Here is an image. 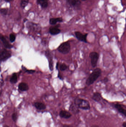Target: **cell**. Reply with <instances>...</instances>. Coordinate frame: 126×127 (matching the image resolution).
Instances as JSON below:
<instances>
[{"mask_svg":"<svg viewBox=\"0 0 126 127\" xmlns=\"http://www.w3.org/2000/svg\"><path fill=\"white\" fill-rule=\"evenodd\" d=\"M101 73L102 71L100 68H98L95 69L87 79L86 85L89 86L93 84L98 78L100 76Z\"/></svg>","mask_w":126,"mask_h":127,"instance_id":"1","label":"cell"},{"mask_svg":"<svg viewBox=\"0 0 126 127\" xmlns=\"http://www.w3.org/2000/svg\"><path fill=\"white\" fill-rule=\"evenodd\" d=\"M74 103L79 109L83 110H89L91 109L89 102L85 99L77 98L75 99Z\"/></svg>","mask_w":126,"mask_h":127,"instance_id":"2","label":"cell"},{"mask_svg":"<svg viewBox=\"0 0 126 127\" xmlns=\"http://www.w3.org/2000/svg\"><path fill=\"white\" fill-rule=\"evenodd\" d=\"M71 46L68 42H63L60 44L57 48V50L62 54H66L69 53L70 50Z\"/></svg>","mask_w":126,"mask_h":127,"instance_id":"3","label":"cell"},{"mask_svg":"<svg viewBox=\"0 0 126 127\" xmlns=\"http://www.w3.org/2000/svg\"><path fill=\"white\" fill-rule=\"evenodd\" d=\"M99 54L96 52H92L90 54L89 56L91 60V63L92 67L95 68L97 65L99 60Z\"/></svg>","mask_w":126,"mask_h":127,"instance_id":"4","label":"cell"},{"mask_svg":"<svg viewBox=\"0 0 126 127\" xmlns=\"http://www.w3.org/2000/svg\"><path fill=\"white\" fill-rule=\"evenodd\" d=\"M11 56L10 52L6 49H3L0 51V61H5L10 58Z\"/></svg>","mask_w":126,"mask_h":127,"instance_id":"5","label":"cell"},{"mask_svg":"<svg viewBox=\"0 0 126 127\" xmlns=\"http://www.w3.org/2000/svg\"><path fill=\"white\" fill-rule=\"evenodd\" d=\"M75 35L77 38L80 41H82L84 42H87V36L88 34H84L81 33L79 31H76L75 32Z\"/></svg>","mask_w":126,"mask_h":127,"instance_id":"6","label":"cell"},{"mask_svg":"<svg viewBox=\"0 0 126 127\" xmlns=\"http://www.w3.org/2000/svg\"><path fill=\"white\" fill-rule=\"evenodd\" d=\"M114 107L120 113L124 116L125 117H126V109L124 108L123 105L121 104L116 103L114 105Z\"/></svg>","mask_w":126,"mask_h":127,"instance_id":"7","label":"cell"},{"mask_svg":"<svg viewBox=\"0 0 126 127\" xmlns=\"http://www.w3.org/2000/svg\"><path fill=\"white\" fill-rule=\"evenodd\" d=\"M60 25H57V26L51 27L49 29V32L51 35H55L59 34L61 32V30L59 28L60 27Z\"/></svg>","mask_w":126,"mask_h":127,"instance_id":"8","label":"cell"},{"mask_svg":"<svg viewBox=\"0 0 126 127\" xmlns=\"http://www.w3.org/2000/svg\"><path fill=\"white\" fill-rule=\"evenodd\" d=\"M60 117L62 118L68 119L72 116V114L70 112L65 110H61L59 114Z\"/></svg>","mask_w":126,"mask_h":127,"instance_id":"9","label":"cell"},{"mask_svg":"<svg viewBox=\"0 0 126 127\" xmlns=\"http://www.w3.org/2000/svg\"><path fill=\"white\" fill-rule=\"evenodd\" d=\"M69 110L74 114L78 113L80 112L79 109L74 103L70 105L69 107Z\"/></svg>","mask_w":126,"mask_h":127,"instance_id":"10","label":"cell"},{"mask_svg":"<svg viewBox=\"0 0 126 127\" xmlns=\"http://www.w3.org/2000/svg\"><path fill=\"white\" fill-rule=\"evenodd\" d=\"M92 99L96 102H99L102 99V96L99 92H95L92 96Z\"/></svg>","mask_w":126,"mask_h":127,"instance_id":"11","label":"cell"},{"mask_svg":"<svg viewBox=\"0 0 126 127\" xmlns=\"http://www.w3.org/2000/svg\"><path fill=\"white\" fill-rule=\"evenodd\" d=\"M34 106L36 108L37 110H44L46 109V106L44 103L40 102H36L34 104Z\"/></svg>","mask_w":126,"mask_h":127,"instance_id":"12","label":"cell"},{"mask_svg":"<svg viewBox=\"0 0 126 127\" xmlns=\"http://www.w3.org/2000/svg\"><path fill=\"white\" fill-rule=\"evenodd\" d=\"M0 39L2 41L3 45L5 46V47L7 48H11L12 47V45L9 43L5 38L1 34H0Z\"/></svg>","mask_w":126,"mask_h":127,"instance_id":"13","label":"cell"},{"mask_svg":"<svg viewBox=\"0 0 126 127\" xmlns=\"http://www.w3.org/2000/svg\"><path fill=\"white\" fill-rule=\"evenodd\" d=\"M63 21V19L62 18H52L50 19L49 22L51 25H54L57 22H61Z\"/></svg>","mask_w":126,"mask_h":127,"instance_id":"14","label":"cell"},{"mask_svg":"<svg viewBox=\"0 0 126 127\" xmlns=\"http://www.w3.org/2000/svg\"><path fill=\"white\" fill-rule=\"evenodd\" d=\"M18 89L22 92L27 91L29 89V86L26 83H20L18 85Z\"/></svg>","mask_w":126,"mask_h":127,"instance_id":"15","label":"cell"},{"mask_svg":"<svg viewBox=\"0 0 126 127\" xmlns=\"http://www.w3.org/2000/svg\"><path fill=\"white\" fill-rule=\"evenodd\" d=\"M37 2L43 8H47L48 5V0H37Z\"/></svg>","mask_w":126,"mask_h":127,"instance_id":"16","label":"cell"},{"mask_svg":"<svg viewBox=\"0 0 126 127\" xmlns=\"http://www.w3.org/2000/svg\"><path fill=\"white\" fill-rule=\"evenodd\" d=\"M47 57L48 58L49 61V66L50 70L52 71H53L54 69V64L53 60V57L51 55H48V56H47Z\"/></svg>","mask_w":126,"mask_h":127,"instance_id":"17","label":"cell"},{"mask_svg":"<svg viewBox=\"0 0 126 127\" xmlns=\"http://www.w3.org/2000/svg\"><path fill=\"white\" fill-rule=\"evenodd\" d=\"M70 5L72 6H79L81 4V2L79 0H68Z\"/></svg>","mask_w":126,"mask_h":127,"instance_id":"18","label":"cell"},{"mask_svg":"<svg viewBox=\"0 0 126 127\" xmlns=\"http://www.w3.org/2000/svg\"><path fill=\"white\" fill-rule=\"evenodd\" d=\"M17 80H18V77L16 73H14L11 77L10 82L12 84H15L17 82Z\"/></svg>","mask_w":126,"mask_h":127,"instance_id":"19","label":"cell"},{"mask_svg":"<svg viewBox=\"0 0 126 127\" xmlns=\"http://www.w3.org/2000/svg\"><path fill=\"white\" fill-rule=\"evenodd\" d=\"M29 0H21V7L23 8H24L25 7L27 6L28 4Z\"/></svg>","mask_w":126,"mask_h":127,"instance_id":"20","label":"cell"},{"mask_svg":"<svg viewBox=\"0 0 126 127\" xmlns=\"http://www.w3.org/2000/svg\"><path fill=\"white\" fill-rule=\"evenodd\" d=\"M61 71H64L67 69L68 68L67 65L63 63L60 64L59 67Z\"/></svg>","mask_w":126,"mask_h":127,"instance_id":"21","label":"cell"},{"mask_svg":"<svg viewBox=\"0 0 126 127\" xmlns=\"http://www.w3.org/2000/svg\"><path fill=\"white\" fill-rule=\"evenodd\" d=\"M0 12L4 15H6L7 14L8 11H7V9L4 8V9H2L0 10Z\"/></svg>","mask_w":126,"mask_h":127,"instance_id":"22","label":"cell"},{"mask_svg":"<svg viewBox=\"0 0 126 127\" xmlns=\"http://www.w3.org/2000/svg\"><path fill=\"white\" fill-rule=\"evenodd\" d=\"M12 120L14 122H16L18 119V114L16 113H14L12 116Z\"/></svg>","mask_w":126,"mask_h":127,"instance_id":"23","label":"cell"},{"mask_svg":"<svg viewBox=\"0 0 126 127\" xmlns=\"http://www.w3.org/2000/svg\"><path fill=\"white\" fill-rule=\"evenodd\" d=\"M10 40L12 42H13L14 41H15V40L16 37L13 34H11V35H10Z\"/></svg>","mask_w":126,"mask_h":127,"instance_id":"24","label":"cell"},{"mask_svg":"<svg viewBox=\"0 0 126 127\" xmlns=\"http://www.w3.org/2000/svg\"><path fill=\"white\" fill-rule=\"evenodd\" d=\"M108 79L107 78H104V79L103 80V81L104 82V83H106L107 82H108Z\"/></svg>","mask_w":126,"mask_h":127,"instance_id":"25","label":"cell"},{"mask_svg":"<svg viewBox=\"0 0 126 127\" xmlns=\"http://www.w3.org/2000/svg\"><path fill=\"white\" fill-rule=\"evenodd\" d=\"M27 72H28V73H30V74H31V73H34L35 71H33V70H27Z\"/></svg>","mask_w":126,"mask_h":127,"instance_id":"26","label":"cell"},{"mask_svg":"<svg viewBox=\"0 0 126 127\" xmlns=\"http://www.w3.org/2000/svg\"><path fill=\"white\" fill-rule=\"evenodd\" d=\"M63 127H72L71 126L69 125H67V124H64L63 125Z\"/></svg>","mask_w":126,"mask_h":127,"instance_id":"27","label":"cell"},{"mask_svg":"<svg viewBox=\"0 0 126 127\" xmlns=\"http://www.w3.org/2000/svg\"><path fill=\"white\" fill-rule=\"evenodd\" d=\"M122 126L123 127H126V121H124L122 124Z\"/></svg>","mask_w":126,"mask_h":127,"instance_id":"28","label":"cell"},{"mask_svg":"<svg viewBox=\"0 0 126 127\" xmlns=\"http://www.w3.org/2000/svg\"><path fill=\"white\" fill-rule=\"evenodd\" d=\"M59 63H57L56 67V69L57 70H58V67H59Z\"/></svg>","mask_w":126,"mask_h":127,"instance_id":"29","label":"cell"},{"mask_svg":"<svg viewBox=\"0 0 126 127\" xmlns=\"http://www.w3.org/2000/svg\"><path fill=\"white\" fill-rule=\"evenodd\" d=\"M91 127H99L98 126L96 125H94L92 126Z\"/></svg>","mask_w":126,"mask_h":127,"instance_id":"30","label":"cell"},{"mask_svg":"<svg viewBox=\"0 0 126 127\" xmlns=\"http://www.w3.org/2000/svg\"><path fill=\"white\" fill-rule=\"evenodd\" d=\"M5 0L6 2H10V1H11V0Z\"/></svg>","mask_w":126,"mask_h":127,"instance_id":"31","label":"cell"},{"mask_svg":"<svg viewBox=\"0 0 126 127\" xmlns=\"http://www.w3.org/2000/svg\"><path fill=\"white\" fill-rule=\"evenodd\" d=\"M3 127H9V126H8L7 125H5L4 126H3Z\"/></svg>","mask_w":126,"mask_h":127,"instance_id":"32","label":"cell"},{"mask_svg":"<svg viewBox=\"0 0 126 127\" xmlns=\"http://www.w3.org/2000/svg\"><path fill=\"white\" fill-rule=\"evenodd\" d=\"M82 0V1H85V0Z\"/></svg>","mask_w":126,"mask_h":127,"instance_id":"33","label":"cell"}]
</instances>
